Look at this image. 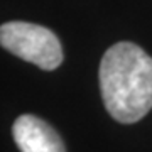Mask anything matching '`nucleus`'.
Masks as SVG:
<instances>
[{"mask_svg": "<svg viewBox=\"0 0 152 152\" xmlns=\"http://www.w3.org/2000/svg\"><path fill=\"white\" fill-rule=\"evenodd\" d=\"M100 90L117 122H139L152 108V58L137 44H113L100 63Z\"/></svg>", "mask_w": 152, "mask_h": 152, "instance_id": "nucleus-1", "label": "nucleus"}, {"mask_svg": "<svg viewBox=\"0 0 152 152\" xmlns=\"http://www.w3.org/2000/svg\"><path fill=\"white\" fill-rule=\"evenodd\" d=\"M0 46L44 71H53L63 63L58 36L37 24L15 20L0 26Z\"/></svg>", "mask_w": 152, "mask_h": 152, "instance_id": "nucleus-2", "label": "nucleus"}, {"mask_svg": "<svg viewBox=\"0 0 152 152\" xmlns=\"http://www.w3.org/2000/svg\"><path fill=\"white\" fill-rule=\"evenodd\" d=\"M12 134L20 152H66L58 132L36 115H20Z\"/></svg>", "mask_w": 152, "mask_h": 152, "instance_id": "nucleus-3", "label": "nucleus"}]
</instances>
